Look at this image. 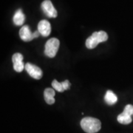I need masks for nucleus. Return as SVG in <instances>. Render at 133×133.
Segmentation results:
<instances>
[{"instance_id":"obj_1","label":"nucleus","mask_w":133,"mask_h":133,"mask_svg":"<svg viewBox=\"0 0 133 133\" xmlns=\"http://www.w3.org/2000/svg\"><path fill=\"white\" fill-rule=\"evenodd\" d=\"M82 129L87 133H96L101 128V123L98 119L86 117L81 121Z\"/></svg>"},{"instance_id":"obj_2","label":"nucleus","mask_w":133,"mask_h":133,"mask_svg":"<svg viewBox=\"0 0 133 133\" xmlns=\"http://www.w3.org/2000/svg\"><path fill=\"white\" fill-rule=\"evenodd\" d=\"M108 39L107 33L101 30L93 33L89 38L86 40V47L88 49H94L100 43L104 42Z\"/></svg>"},{"instance_id":"obj_3","label":"nucleus","mask_w":133,"mask_h":133,"mask_svg":"<svg viewBox=\"0 0 133 133\" xmlns=\"http://www.w3.org/2000/svg\"><path fill=\"white\" fill-rule=\"evenodd\" d=\"M59 40L56 38H51L45 44L44 54L49 58H54L59 48Z\"/></svg>"},{"instance_id":"obj_4","label":"nucleus","mask_w":133,"mask_h":133,"mask_svg":"<svg viewBox=\"0 0 133 133\" xmlns=\"http://www.w3.org/2000/svg\"><path fill=\"white\" fill-rule=\"evenodd\" d=\"M133 115V106L131 104H127L124 107L122 113L118 115L117 120L120 124H129L132 121V116Z\"/></svg>"},{"instance_id":"obj_5","label":"nucleus","mask_w":133,"mask_h":133,"mask_svg":"<svg viewBox=\"0 0 133 133\" xmlns=\"http://www.w3.org/2000/svg\"><path fill=\"white\" fill-rule=\"evenodd\" d=\"M42 9L44 14L50 18L57 17V10L55 9L50 0H44L42 3Z\"/></svg>"},{"instance_id":"obj_6","label":"nucleus","mask_w":133,"mask_h":133,"mask_svg":"<svg viewBox=\"0 0 133 133\" xmlns=\"http://www.w3.org/2000/svg\"><path fill=\"white\" fill-rule=\"evenodd\" d=\"M25 70L28 73L30 77L35 79H41L42 77L43 72L42 70L38 66L34 65L30 63L25 64Z\"/></svg>"},{"instance_id":"obj_7","label":"nucleus","mask_w":133,"mask_h":133,"mask_svg":"<svg viewBox=\"0 0 133 133\" xmlns=\"http://www.w3.org/2000/svg\"><path fill=\"white\" fill-rule=\"evenodd\" d=\"M12 61L14 63V69L17 72H21L23 71V70L25 67V64L23 62V56L19 53L16 52L13 55Z\"/></svg>"},{"instance_id":"obj_8","label":"nucleus","mask_w":133,"mask_h":133,"mask_svg":"<svg viewBox=\"0 0 133 133\" xmlns=\"http://www.w3.org/2000/svg\"><path fill=\"white\" fill-rule=\"evenodd\" d=\"M38 31L44 36L47 37L51 33V25L47 20H42L38 24Z\"/></svg>"},{"instance_id":"obj_9","label":"nucleus","mask_w":133,"mask_h":133,"mask_svg":"<svg viewBox=\"0 0 133 133\" xmlns=\"http://www.w3.org/2000/svg\"><path fill=\"white\" fill-rule=\"evenodd\" d=\"M19 36L24 42H30L33 38V33H31L30 30L28 25H24L19 30Z\"/></svg>"},{"instance_id":"obj_10","label":"nucleus","mask_w":133,"mask_h":133,"mask_svg":"<svg viewBox=\"0 0 133 133\" xmlns=\"http://www.w3.org/2000/svg\"><path fill=\"white\" fill-rule=\"evenodd\" d=\"M52 87L54 90H56L59 92H62L64 91L67 90L70 87V83L68 80H65L63 82H58L57 80H53L52 82Z\"/></svg>"},{"instance_id":"obj_11","label":"nucleus","mask_w":133,"mask_h":133,"mask_svg":"<svg viewBox=\"0 0 133 133\" xmlns=\"http://www.w3.org/2000/svg\"><path fill=\"white\" fill-rule=\"evenodd\" d=\"M55 90L52 88H46L44 91V98L48 104H53L55 103Z\"/></svg>"},{"instance_id":"obj_12","label":"nucleus","mask_w":133,"mask_h":133,"mask_svg":"<svg viewBox=\"0 0 133 133\" xmlns=\"http://www.w3.org/2000/svg\"><path fill=\"white\" fill-rule=\"evenodd\" d=\"M13 20H14V23L17 26H21L24 24V21H25V16L22 13V10H18L15 13Z\"/></svg>"},{"instance_id":"obj_13","label":"nucleus","mask_w":133,"mask_h":133,"mask_svg":"<svg viewBox=\"0 0 133 133\" xmlns=\"http://www.w3.org/2000/svg\"><path fill=\"white\" fill-rule=\"evenodd\" d=\"M105 102L109 105H114L116 104L118 98L117 95L115 94L112 90H107L104 96Z\"/></svg>"},{"instance_id":"obj_14","label":"nucleus","mask_w":133,"mask_h":133,"mask_svg":"<svg viewBox=\"0 0 133 133\" xmlns=\"http://www.w3.org/2000/svg\"><path fill=\"white\" fill-rule=\"evenodd\" d=\"M39 32H38V30L37 31H35L34 33H33V38H38V36H39Z\"/></svg>"}]
</instances>
